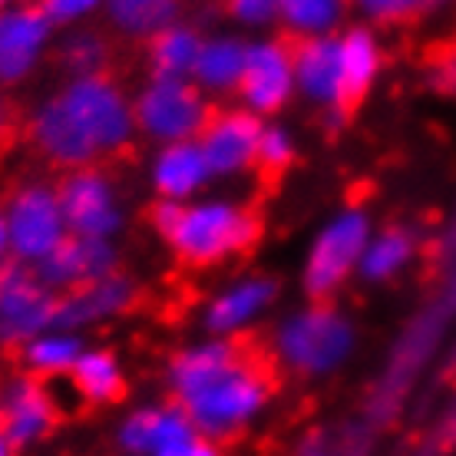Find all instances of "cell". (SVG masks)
Here are the masks:
<instances>
[{"label": "cell", "mask_w": 456, "mask_h": 456, "mask_svg": "<svg viewBox=\"0 0 456 456\" xmlns=\"http://www.w3.org/2000/svg\"><path fill=\"white\" fill-rule=\"evenodd\" d=\"M212 179L216 175L202 156L199 139L156 146V156L149 162V185L159 195V202H192L199 195H206Z\"/></svg>", "instance_id": "ac0fdd59"}, {"label": "cell", "mask_w": 456, "mask_h": 456, "mask_svg": "<svg viewBox=\"0 0 456 456\" xmlns=\"http://www.w3.org/2000/svg\"><path fill=\"white\" fill-rule=\"evenodd\" d=\"M354 351H357V324L331 301H308L288 311L272 334L274 361L288 374L305 380L338 374L341 367H347Z\"/></svg>", "instance_id": "277c9868"}, {"label": "cell", "mask_w": 456, "mask_h": 456, "mask_svg": "<svg viewBox=\"0 0 456 456\" xmlns=\"http://www.w3.org/2000/svg\"><path fill=\"white\" fill-rule=\"evenodd\" d=\"M374 232V218L361 206L338 208L314 232L305 265H301V285L311 295V301H328L351 281L361 268L364 248Z\"/></svg>", "instance_id": "5b68a950"}, {"label": "cell", "mask_w": 456, "mask_h": 456, "mask_svg": "<svg viewBox=\"0 0 456 456\" xmlns=\"http://www.w3.org/2000/svg\"><path fill=\"white\" fill-rule=\"evenodd\" d=\"M11 4H20V0H0V7H11Z\"/></svg>", "instance_id": "ab89813d"}, {"label": "cell", "mask_w": 456, "mask_h": 456, "mask_svg": "<svg viewBox=\"0 0 456 456\" xmlns=\"http://www.w3.org/2000/svg\"><path fill=\"white\" fill-rule=\"evenodd\" d=\"M295 83L297 96L314 110H324L331 116H341V110L351 103V86L344 73L341 57V34L301 40L295 46Z\"/></svg>", "instance_id": "7c38bea8"}, {"label": "cell", "mask_w": 456, "mask_h": 456, "mask_svg": "<svg viewBox=\"0 0 456 456\" xmlns=\"http://www.w3.org/2000/svg\"><path fill=\"white\" fill-rule=\"evenodd\" d=\"M351 7L370 23H403L427 11L423 0H351Z\"/></svg>", "instance_id": "1f68e13d"}, {"label": "cell", "mask_w": 456, "mask_h": 456, "mask_svg": "<svg viewBox=\"0 0 456 456\" xmlns=\"http://www.w3.org/2000/svg\"><path fill=\"white\" fill-rule=\"evenodd\" d=\"M11 262V245H7V222H4V206H0V265Z\"/></svg>", "instance_id": "d590c367"}, {"label": "cell", "mask_w": 456, "mask_h": 456, "mask_svg": "<svg viewBox=\"0 0 456 456\" xmlns=\"http://www.w3.org/2000/svg\"><path fill=\"white\" fill-rule=\"evenodd\" d=\"M341 57L351 96H361L377 83L384 67V46L370 27H347L341 30Z\"/></svg>", "instance_id": "4316f807"}, {"label": "cell", "mask_w": 456, "mask_h": 456, "mask_svg": "<svg viewBox=\"0 0 456 456\" xmlns=\"http://www.w3.org/2000/svg\"><path fill=\"white\" fill-rule=\"evenodd\" d=\"M166 387L208 440H232L272 403L268 367L228 338H202L179 347L166 364Z\"/></svg>", "instance_id": "6da1fadb"}, {"label": "cell", "mask_w": 456, "mask_h": 456, "mask_svg": "<svg viewBox=\"0 0 456 456\" xmlns=\"http://www.w3.org/2000/svg\"><path fill=\"white\" fill-rule=\"evenodd\" d=\"M57 189L69 235L116 241V235L126 225V206L110 172L100 166L69 169Z\"/></svg>", "instance_id": "9c48e42d"}, {"label": "cell", "mask_w": 456, "mask_h": 456, "mask_svg": "<svg viewBox=\"0 0 456 456\" xmlns=\"http://www.w3.org/2000/svg\"><path fill=\"white\" fill-rule=\"evenodd\" d=\"M444 4H450V0H423V7H427V11H434V7H444Z\"/></svg>", "instance_id": "f35d334b"}, {"label": "cell", "mask_w": 456, "mask_h": 456, "mask_svg": "<svg viewBox=\"0 0 456 456\" xmlns=\"http://www.w3.org/2000/svg\"><path fill=\"white\" fill-rule=\"evenodd\" d=\"M37 272L57 295H67L86 281L119 272V251H116V241L69 235L46 262L37 265Z\"/></svg>", "instance_id": "e0dca14e"}, {"label": "cell", "mask_w": 456, "mask_h": 456, "mask_svg": "<svg viewBox=\"0 0 456 456\" xmlns=\"http://www.w3.org/2000/svg\"><path fill=\"white\" fill-rule=\"evenodd\" d=\"M295 156H297L295 133L281 123H265L262 139H258V166L272 172H281L291 166Z\"/></svg>", "instance_id": "f1b7e54d"}, {"label": "cell", "mask_w": 456, "mask_h": 456, "mask_svg": "<svg viewBox=\"0 0 456 456\" xmlns=\"http://www.w3.org/2000/svg\"><path fill=\"white\" fill-rule=\"evenodd\" d=\"M103 17L119 37L149 44L166 27L183 20V0H106Z\"/></svg>", "instance_id": "7402d4cb"}, {"label": "cell", "mask_w": 456, "mask_h": 456, "mask_svg": "<svg viewBox=\"0 0 456 456\" xmlns=\"http://www.w3.org/2000/svg\"><path fill=\"white\" fill-rule=\"evenodd\" d=\"M295 96V46H288L285 40H274V37L248 40L245 73L239 83L241 106L265 119V116L281 113Z\"/></svg>", "instance_id": "30bf717a"}, {"label": "cell", "mask_w": 456, "mask_h": 456, "mask_svg": "<svg viewBox=\"0 0 456 456\" xmlns=\"http://www.w3.org/2000/svg\"><path fill=\"white\" fill-rule=\"evenodd\" d=\"M136 133L156 146L169 142H192L212 119L208 96L189 77H156L149 73L146 83L133 96Z\"/></svg>", "instance_id": "8992f818"}, {"label": "cell", "mask_w": 456, "mask_h": 456, "mask_svg": "<svg viewBox=\"0 0 456 456\" xmlns=\"http://www.w3.org/2000/svg\"><path fill=\"white\" fill-rule=\"evenodd\" d=\"M60 67L67 69V77H93V73H106L110 63V44L100 30L93 27H77L67 30L63 40L57 44Z\"/></svg>", "instance_id": "83f0119b"}, {"label": "cell", "mask_w": 456, "mask_h": 456, "mask_svg": "<svg viewBox=\"0 0 456 456\" xmlns=\"http://www.w3.org/2000/svg\"><path fill=\"white\" fill-rule=\"evenodd\" d=\"M136 295L139 288L129 274L123 272L103 274L96 281H86V285L60 295L57 324L80 334L93 331V328H103L110 321L129 314V308L136 305Z\"/></svg>", "instance_id": "2e32d148"}, {"label": "cell", "mask_w": 456, "mask_h": 456, "mask_svg": "<svg viewBox=\"0 0 456 456\" xmlns=\"http://www.w3.org/2000/svg\"><path fill=\"white\" fill-rule=\"evenodd\" d=\"M152 456H222V450H218L216 440H208V436H202L199 430H192V434H185L183 440L162 446L159 453H152Z\"/></svg>", "instance_id": "d6a6232c"}, {"label": "cell", "mask_w": 456, "mask_h": 456, "mask_svg": "<svg viewBox=\"0 0 456 456\" xmlns=\"http://www.w3.org/2000/svg\"><path fill=\"white\" fill-rule=\"evenodd\" d=\"M136 136L133 96L106 73L67 77L30 113V142L60 169H83L119 156Z\"/></svg>", "instance_id": "7a4b0ae2"}, {"label": "cell", "mask_w": 456, "mask_h": 456, "mask_svg": "<svg viewBox=\"0 0 456 456\" xmlns=\"http://www.w3.org/2000/svg\"><path fill=\"white\" fill-rule=\"evenodd\" d=\"M57 427V397L40 377L17 374L0 387V434L17 450L44 444Z\"/></svg>", "instance_id": "9a60e30c"}, {"label": "cell", "mask_w": 456, "mask_h": 456, "mask_svg": "<svg viewBox=\"0 0 456 456\" xmlns=\"http://www.w3.org/2000/svg\"><path fill=\"white\" fill-rule=\"evenodd\" d=\"M103 4L106 0H40V11L60 30H77V27H86L93 17H100Z\"/></svg>", "instance_id": "4dcf8cb0"}, {"label": "cell", "mask_w": 456, "mask_h": 456, "mask_svg": "<svg viewBox=\"0 0 456 456\" xmlns=\"http://www.w3.org/2000/svg\"><path fill=\"white\" fill-rule=\"evenodd\" d=\"M245 57H248V40L235 34L206 37L199 60H195L192 83L206 96H232V93H239Z\"/></svg>", "instance_id": "ffe728a7"}, {"label": "cell", "mask_w": 456, "mask_h": 456, "mask_svg": "<svg viewBox=\"0 0 456 456\" xmlns=\"http://www.w3.org/2000/svg\"><path fill=\"white\" fill-rule=\"evenodd\" d=\"M417 248H420V241H417L413 228L407 225L380 228L367 241L357 274L364 281H370V285H387V281L400 278V274L411 268L413 258H417Z\"/></svg>", "instance_id": "44dd1931"}, {"label": "cell", "mask_w": 456, "mask_h": 456, "mask_svg": "<svg viewBox=\"0 0 456 456\" xmlns=\"http://www.w3.org/2000/svg\"><path fill=\"white\" fill-rule=\"evenodd\" d=\"M11 129V106H7V100L0 96V136Z\"/></svg>", "instance_id": "8d00e7d4"}, {"label": "cell", "mask_w": 456, "mask_h": 456, "mask_svg": "<svg viewBox=\"0 0 456 456\" xmlns=\"http://www.w3.org/2000/svg\"><path fill=\"white\" fill-rule=\"evenodd\" d=\"M152 225L169 245V251L189 268H212L258 239V216L241 199L228 195H199L192 202H159Z\"/></svg>", "instance_id": "3957f363"}, {"label": "cell", "mask_w": 456, "mask_h": 456, "mask_svg": "<svg viewBox=\"0 0 456 456\" xmlns=\"http://www.w3.org/2000/svg\"><path fill=\"white\" fill-rule=\"evenodd\" d=\"M60 295L40 272L20 262L0 265V347L20 351L57 324Z\"/></svg>", "instance_id": "ba28073f"}, {"label": "cell", "mask_w": 456, "mask_h": 456, "mask_svg": "<svg viewBox=\"0 0 456 456\" xmlns=\"http://www.w3.org/2000/svg\"><path fill=\"white\" fill-rule=\"evenodd\" d=\"M4 222H7V245L11 262L37 268L69 239V225L63 216L60 189L50 183H23L4 202Z\"/></svg>", "instance_id": "52a82bcc"}, {"label": "cell", "mask_w": 456, "mask_h": 456, "mask_svg": "<svg viewBox=\"0 0 456 456\" xmlns=\"http://www.w3.org/2000/svg\"><path fill=\"white\" fill-rule=\"evenodd\" d=\"M0 11H4V7H0Z\"/></svg>", "instance_id": "60d3db41"}, {"label": "cell", "mask_w": 456, "mask_h": 456, "mask_svg": "<svg viewBox=\"0 0 456 456\" xmlns=\"http://www.w3.org/2000/svg\"><path fill=\"white\" fill-rule=\"evenodd\" d=\"M0 456H17V446H13L4 434H0Z\"/></svg>", "instance_id": "74e56055"}, {"label": "cell", "mask_w": 456, "mask_h": 456, "mask_svg": "<svg viewBox=\"0 0 456 456\" xmlns=\"http://www.w3.org/2000/svg\"><path fill=\"white\" fill-rule=\"evenodd\" d=\"M262 116L248 113L245 106H232L212 113L208 126L199 136L202 156L216 179H235L258 166V139H262Z\"/></svg>", "instance_id": "4fadbf2b"}, {"label": "cell", "mask_w": 456, "mask_h": 456, "mask_svg": "<svg viewBox=\"0 0 456 456\" xmlns=\"http://www.w3.org/2000/svg\"><path fill=\"white\" fill-rule=\"evenodd\" d=\"M53 23L40 4H11L0 11V86L30 80L53 46Z\"/></svg>", "instance_id": "8fae6325"}, {"label": "cell", "mask_w": 456, "mask_h": 456, "mask_svg": "<svg viewBox=\"0 0 456 456\" xmlns=\"http://www.w3.org/2000/svg\"><path fill=\"white\" fill-rule=\"evenodd\" d=\"M202 40L206 37L195 30L192 23H172L162 34H156L149 40V69L156 77H189L192 80L195 60H199V50H202Z\"/></svg>", "instance_id": "d4e9b609"}, {"label": "cell", "mask_w": 456, "mask_h": 456, "mask_svg": "<svg viewBox=\"0 0 456 456\" xmlns=\"http://www.w3.org/2000/svg\"><path fill=\"white\" fill-rule=\"evenodd\" d=\"M434 83L440 86L444 93H450V96H456V44L446 50L444 57L436 60L434 67Z\"/></svg>", "instance_id": "836d02e7"}, {"label": "cell", "mask_w": 456, "mask_h": 456, "mask_svg": "<svg viewBox=\"0 0 456 456\" xmlns=\"http://www.w3.org/2000/svg\"><path fill=\"white\" fill-rule=\"evenodd\" d=\"M225 13L245 30H272L281 20V0H225Z\"/></svg>", "instance_id": "f546056e"}, {"label": "cell", "mask_w": 456, "mask_h": 456, "mask_svg": "<svg viewBox=\"0 0 456 456\" xmlns=\"http://www.w3.org/2000/svg\"><path fill=\"white\" fill-rule=\"evenodd\" d=\"M278 285L265 274H239L218 288L202 308V328L212 338L235 341L239 334L251 331L258 321L268 318L274 308Z\"/></svg>", "instance_id": "5bb4252c"}, {"label": "cell", "mask_w": 456, "mask_h": 456, "mask_svg": "<svg viewBox=\"0 0 456 456\" xmlns=\"http://www.w3.org/2000/svg\"><path fill=\"white\" fill-rule=\"evenodd\" d=\"M69 384L93 407L116 403L126 390V370L123 361L110 347H86L80 354L77 367L69 370Z\"/></svg>", "instance_id": "603a6c76"}, {"label": "cell", "mask_w": 456, "mask_h": 456, "mask_svg": "<svg viewBox=\"0 0 456 456\" xmlns=\"http://www.w3.org/2000/svg\"><path fill=\"white\" fill-rule=\"evenodd\" d=\"M83 351H86V341H83L80 331H69L63 324H53L50 331H44L30 344H23L20 361L27 374L50 380V377H69V370L77 367Z\"/></svg>", "instance_id": "cb8c5ba5"}, {"label": "cell", "mask_w": 456, "mask_h": 456, "mask_svg": "<svg viewBox=\"0 0 456 456\" xmlns=\"http://www.w3.org/2000/svg\"><path fill=\"white\" fill-rule=\"evenodd\" d=\"M195 427L189 420V413L169 400V403H142L136 411H129L116 427V446L123 450V456H152L159 453L162 446L183 440L185 434H192Z\"/></svg>", "instance_id": "d6986e66"}, {"label": "cell", "mask_w": 456, "mask_h": 456, "mask_svg": "<svg viewBox=\"0 0 456 456\" xmlns=\"http://www.w3.org/2000/svg\"><path fill=\"white\" fill-rule=\"evenodd\" d=\"M297 456H344V446L338 450V444H328V440H311L305 444V450Z\"/></svg>", "instance_id": "e575fe53"}, {"label": "cell", "mask_w": 456, "mask_h": 456, "mask_svg": "<svg viewBox=\"0 0 456 456\" xmlns=\"http://www.w3.org/2000/svg\"><path fill=\"white\" fill-rule=\"evenodd\" d=\"M351 0H281V20L288 34L297 40L341 34V23L347 20Z\"/></svg>", "instance_id": "484cf974"}]
</instances>
